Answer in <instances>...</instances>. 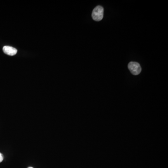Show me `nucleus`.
<instances>
[{
	"label": "nucleus",
	"mask_w": 168,
	"mask_h": 168,
	"mask_svg": "<svg viewBox=\"0 0 168 168\" xmlns=\"http://www.w3.org/2000/svg\"><path fill=\"white\" fill-rule=\"evenodd\" d=\"M3 51L4 53L9 56L15 55L17 52L16 49L9 46H4L3 47Z\"/></svg>",
	"instance_id": "7ed1b4c3"
},
{
	"label": "nucleus",
	"mask_w": 168,
	"mask_h": 168,
	"mask_svg": "<svg viewBox=\"0 0 168 168\" xmlns=\"http://www.w3.org/2000/svg\"><path fill=\"white\" fill-rule=\"evenodd\" d=\"M4 160V155L0 153V162H2V161Z\"/></svg>",
	"instance_id": "20e7f679"
},
{
	"label": "nucleus",
	"mask_w": 168,
	"mask_h": 168,
	"mask_svg": "<svg viewBox=\"0 0 168 168\" xmlns=\"http://www.w3.org/2000/svg\"><path fill=\"white\" fill-rule=\"evenodd\" d=\"M128 68L131 73L134 75H137L142 71V68L139 64L135 62H131L128 65Z\"/></svg>",
	"instance_id": "f03ea898"
},
{
	"label": "nucleus",
	"mask_w": 168,
	"mask_h": 168,
	"mask_svg": "<svg viewBox=\"0 0 168 168\" xmlns=\"http://www.w3.org/2000/svg\"><path fill=\"white\" fill-rule=\"evenodd\" d=\"M103 15V8L101 6H98L93 9L92 16L95 21H100L102 19Z\"/></svg>",
	"instance_id": "f257e3e1"
},
{
	"label": "nucleus",
	"mask_w": 168,
	"mask_h": 168,
	"mask_svg": "<svg viewBox=\"0 0 168 168\" xmlns=\"http://www.w3.org/2000/svg\"><path fill=\"white\" fill-rule=\"evenodd\" d=\"M28 168H33V167H28Z\"/></svg>",
	"instance_id": "39448f33"
}]
</instances>
